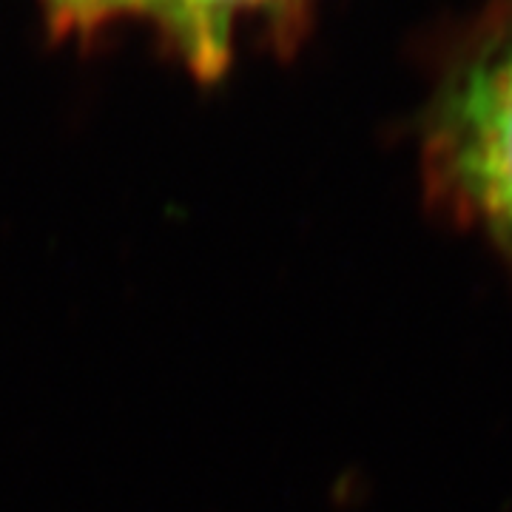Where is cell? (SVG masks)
<instances>
[{
  "instance_id": "6da1fadb",
  "label": "cell",
  "mask_w": 512,
  "mask_h": 512,
  "mask_svg": "<svg viewBox=\"0 0 512 512\" xmlns=\"http://www.w3.org/2000/svg\"><path fill=\"white\" fill-rule=\"evenodd\" d=\"M421 180L441 217L512 268V3L444 63L421 120Z\"/></svg>"
},
{
  "instance_id": "7a4b0ae2",
  "label": "cell",
  "mask_w": 512,
  "mask_h": 512,
  "mask_svg": "<svg viewBox=\"0 0 512 512\" xmlns=\"http://www.w3.org/2000/svg\"><path fill=\"white\" fill-rule=\"evenodd\" d=\"M265 3L274 0H146V12L163 23L191 72L217 80L228 69L237 18Z\"/></svg>"
},
{
  "instance_id": "3957f363",
  "label": "cell",
  "mask_w": 512,
  "mask_h": 512,
  "mask_svg": "<svg viewBox=\"0 0 512 512\" xmlns=\"http://www.w3.org/2000/svg\"><path fill=\"white\" fill-rule=\"evenodd\" d=\"M46 3L57 26L69 32H86L123 12L146 9V0H46Z\"/></svg>"
}]
</instances>
